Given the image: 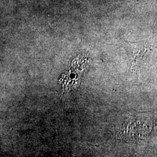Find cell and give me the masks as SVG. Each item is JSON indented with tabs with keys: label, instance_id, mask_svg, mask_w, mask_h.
<instances>
[{
	"label": "cell",
	"instance_id": "cell-1",
	"mask_svg": "<svg viewBox=\"0 0 157 157\" xmlns=\"http://www.w3.org/2000/svg\"><path fill=\"white\" fill-rule=\"evenodd\" d=\"M133 49V61L138 65L143 64L150 52V46L146 42L142 41L135 44Z\"/></svg>",
	"mask_w": 157,
	"mask_h": 157
}]
</instances>
